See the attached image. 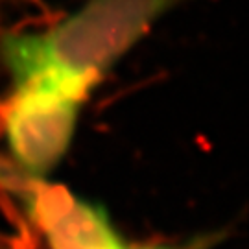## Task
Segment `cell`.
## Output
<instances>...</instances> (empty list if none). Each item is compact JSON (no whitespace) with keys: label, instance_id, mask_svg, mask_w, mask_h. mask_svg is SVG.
I'll return each instance as SVG.
<instances>
[{"label":"cell","instance_id":"277c9868","mask_svg":"<svg viewBox=\"0 0 249 249\" xmlns=\"http://www.w3.org/2000/svg\"><path fill=\"white\" fill-rule=\"evenodd\" d=\"M122 249H125V248H122Z\"/></svg>","mask_w":249,"mask_h":249},{"label":"cell","instance_id":"6da1fadb","mask_svg":"<svg viewBox=\"0 0 249 249\" xmlns=\"http://www.w3.org/2000/svg\"><path fill=\"white\" fill-rule=\"evenodd\" d=\"M179 0H87L39 34L2 41L15 87H45L83 102L120 57Z\"/></svg>","mask_w":249,"mask_h":249},{"label":"cell","instance_id":"7a4b0ae2","mask_svg":"<svg viewBox=\"0 0 249 249\" xmlns=\"http://www.w3.org/2000/svg\"><path fill=\"white\" fill-rule=\"evenodd\" d=\"M80 100L45 87H20L6 115V137L13 157L32 176L57 166L74 137Z\"/></svg>","mask_w":249,"mask_h":249},{"label":"cell","instance_id":"3957f363","mask_svg":"<svg viewBox=\"0 0 249 249\" xmlns=\"http://www.w3.org/2000/svg\"><path fill=\"white\" fill-rule=\"evenodd\" d=\"M37 220L46 231L52 249H120L106 211L48 188L36 199Z\"/></svg>","mask_w":249,"mask_h":249}]
</instances>
